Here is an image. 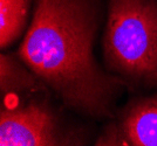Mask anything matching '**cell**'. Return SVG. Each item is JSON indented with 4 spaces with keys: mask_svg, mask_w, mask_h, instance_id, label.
Returning a JSON list of instances; mask_svg holds the SVG:
<instances>
[{
    "mask_svg": "<svg viewBox=\"0 0 157 146\" xmlns=\"http://www.w3.org/2000/svg\"><path fill=\"white\" fill-rule=\"evenodd\" d=\"M96 0H36L18 57L63 104L93 118L110 116L127 86L100 69L93 55Z\"/></svg>",
    "mask_w": 157,
    "mask_h": 146,
    "instance_id": "6da1fadb",
    "label": "cell"
},
{
    "mask_svg": "<svg viewBox=\"0 0 157 146\" xmlns=\"http://www.w3.org/2000/svg\"><path fill=\"white\" fill-rule=\"evenodd\" d=\"M103 49L127 84L157 88V0H108Z\"/></svg>",
    "mask_w": 157,
    "mask_h": 146,
    "instance_id": "7a4b0ae2",
    "label": "cell"
},
{
    "mask_svg": "<svg viewBox=\"0 0 157 146\" xmlns=\"http://www.w3.org/2000/svg\"><path fill=\"white\" fill-rule=\"evenodd\" d=\"M61 125L59 116L45 100H31L22 105H1L0 145H80Z\"/></svg>",
    "mask_w": 157,
    "mask_h": 146,
    "instance_id": "3957f363",
    "label": "cell"
},
{
    "mask_svg": "<svg viewBox=\"0 0 157 146\" xmlns=\"http://www.w3.org/2000/svg\"><path fill=\"white\" fill-rule=\"evenodd\" d=\"M98 145L157 146V96L130 102Z\"/></svg>",
    "mask_w": 157,
    "mask_h": 146,
    "instance_id": "277c9868",
    "label": "cell"
},
{
    "mask_svg": "<svg viewBox=\"0 0 157 146\" xmlns=\"http://www.w3.org/2000/svg\"><path fill=\"white\" fill-rule=\"evenodd\" d=\"M41 81L28 67L11 54L1 53L0 56V93L1 98L21 91H32Z\"/></svg>",
    "mask_w": 157,
    "mask_h": 146,
    "instance_id": "5b68a950",
    "label": "cell"
},
{
    "mask_svg": "<svg viewBox=\"0 0 157 146\" xmlns=\"http://www.w3.org/2000/svg\"><path fill=\"white\" fill-rule=\"evenodd\" d=\"M32 0H0V46L12 45L25 28Z\"/></svg>",
    "mask_w": 157,
    "mask_h": 146,
    "instance_id": "8992f818",
    "label": "cell"
}]
</instances>
